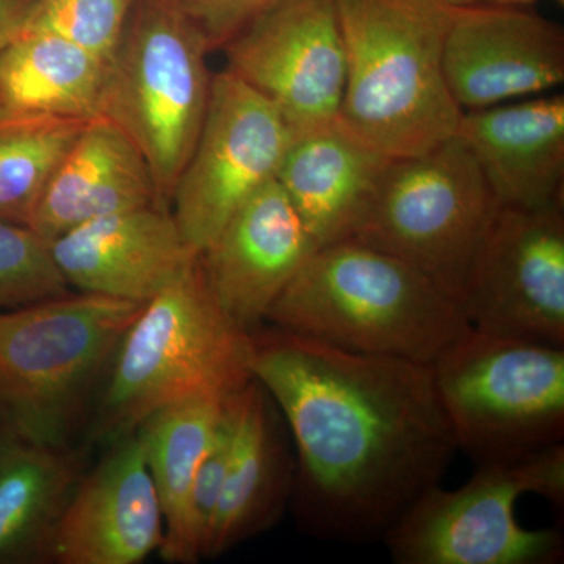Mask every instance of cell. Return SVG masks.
<instances>
[{
	"label": "cell",
	"mask_w": 564,
	"mask_h": 564,
	"mask_svg": "<svg viewBox=\"0 0 564 564\" xmlns=\"http://www.w3.org/2000/svg\"><path fill=\"white\" fill-rule=\"evenodd\" d=\"M50 243L28 226L0 221V311L69 293Z\"/></svg>",
	"instance_id": "cell-26"
},
{
	"label": "cell",
	"mask_w": 564,
	"mask_h": 564,
	"mask_svg": "<svg viewBox=\"0 0 564 564\" xmlns=\"http://www.w3.org/2000/svg\"><path fill=\"white\" fill-rule=\"evenodd\" d=\"M500 204L458 135L392 159L351 240L388 252L462 306Z\"/></svg>",
	"instance_id": "cell-8"
},
{
	"label": "cell",
	"mask_w": 564,
	"mask_h": 564,
	"mask_svg": "<svg viewBox=\"0 0 564 564\" xmlns=\"http://www.w3.org/2000/svg\"><path fill=\"white\" fill-rule=\"evenodd\" d=\"M315 250L299 212L274 180L234 212L198 261L223 314L252 334Z\"/></svg>",
	"instance_id": "cell-14"
},
{
	"label": "cell",
	"mask_w": 564,
	"mask_h": 564,
	"mask_svg": "<svg viewBox=\"0 0 564 564\" xmlns=\"http://www.w3.org/2000/svg\"><path fill=\"white\" fill-rule=\"evenodd\" d=\"M462 310L477 332L564 347L563 204L500 207Z\"/></svg>",
	"instance_id": "cell-12"
},
{
	"label": "cell",
	"mask_w": 564,
	"mask_h": 564,
	"mask_svg": "<svg viewBox=\"0 0 564 564\" xmlns=\"http://www.w3.org/2000/svg\"><path fill=\"white\" fill-rule=\"evenodd\" d=\"M209 41L177 0H137L107 62L99 117L141 152L158 204L172 210L209 107Z\"/></svg>",
	"instance_id": "cell-5"
},
{
	"label": "cell",
	"mask_w": 564,
	"mask_h": 564,
	"mask_svg": "<svg viewBox=\"0 0 564 564\" xmlns=\"http://www.w3.org/2000/svg\"><path fill=\"white\" fill-rule=\"evenodd\" d=\"M221 50L226 69L269 99L293 135L339 121L347 58L334 0H282Z\"/></svg>",
	"instance_id": "cell-11"
},
{
	"label": "cell",
	"mask_w": 564,
	"mask_h": 564,
	"mask_svg": "<svg viewBox=\"0 0 564 564\" xmlns=\"http://www.w3.org/2000/svg\"><path fill=\"white\" fill-rule=\"evenodd\" d=\"M88 121L0 115V221L29 228L47 182Z\"/></svg>",
	"instance_id": "cell-24"
},
{
	"label": "cell",
	"mask_w": 564,
	"mask_h": 564,
	"mask_svg": "<svg viewBox=\"0 0 564 564\" xmlns=\"http://www.w3.org/2000/svg\"><path fill=\"white\" fill-rule=\"evenodd\" d=\"M556 2H558V3H563V2H564V0H556Z\"/></svg>",
	"instance_id": "cell-32"
},
{
	"label": "cell",
	"mask_w": 564,
	"mask_h": 564,
	"mask_svg": "<svg viewBox=\"0 0 564 564\" xmlns=\"http://www.w3.org/2000/svg\"><path fill=\"white\" fill-rule=\"evenodd\" d=\"M443 2L452 7H469L475 6V3H480L481 0H443Z\"/></svg>",
	"instance_id": "cell-31"
},
{
	"label": "cell",
	"mask_w": 564,
	"mask_h": 564,
	"mask_svg": "<svg viewBox=\"0 0 564 564\" xmlns=\"http://www.w3.org/2000/svg\"><path fill=\"white\" fill-rule=\"evenodd\" d=\"M347 80L339 124L389 159L451 139L463 110L444 76L455 7L443 0H334Z\"/></svg>",
	"instance_id": "cell-2"
},
{
	"label": "cell",
	"mask_w": 564,
	"mask_h": 564,
	"mask_svg": "<svg viewBox=\"0 0 564 564\" xmlns=\"http://www.w3.org/2000/svg\"><path fill=\"white\" fill-rule=\"evenodd\" d=\"M50 250L69 288L139 304L198 261L172 210L155 204L77 226L52 240Z\"/></svg>",
	"instance_id": "cell-16"
},
{
	"label": "cell",
	"mask_w": 564,
	"mask_h": 564,
	"mask_svg": "<svg viewBox=\"0 0 564 564\" xmlns=\"http://www.w3.org/2000/svg\"><path fill=\"white\" fill-rule=\"evenodd\" d=\"M265 322L340 350L419 364L470 329L462 306L429 278L356 240L315 250Z\"/></svg>",
	"instance_id": "cell-3"
},
{
	"label": "cell",
	"mask_w": 564,
	"mask_h": 564,
	"mask_svg": "<svg viewBox=\"0 0 564 564\" xmlns=\"http://www.w3.org/2000/svg\"><path fill=\"white\" fill-rule=\"evenodd\" d=\"M236 397H232L228 406H226L220 425H218L214 440H212L209 448H207L206 455L199 464L195 484H193L191 514L193 530H195L199 547H202V558L204 545H206L212 522H214L218 502H220L223 485H225L226 474H228L229 459H231L234 400H236Z\"/></svg>",
	"instance_id": "cell-27"
},
{
	"label": "cell",
	"mask_w": 564,
	"mask_h": 564,
	"mask_svg": "<svg viewBox=\"0 0 564 564\" xmlns=\"http://www.w3.org/2000/svg\"><path fill=\"white\" fill-rule=\"evenodd\" d=\"M444 76L463 111L554 90L564 82L563 29L521 7H455Z\"/></svg>",
	"instance_id": "cell-13"
},
{
	"label": "cell",
	"mask_w": 564,
	"mask_h": 564,
	"mask_svg": "<svg viewBox=\"0 0 564 564\" xmlns=\"http://www.w3.org/2000/svg\"><path fill=\"white\" fill-rule=\"evenodd\" d=\"M391 161L337 121L296 135L276 181L318 250L355 237Z\"/></svg>",
	"instance_id": "cell-19"
},
{
	"label": "cell",
	"mask_w": 564,
	"mask_h": 564,
	"mask_svg": "<svg viewBox=\"0 0 564 564\" xmlns=\"http://www.w3.org/2000/svg\"><path fill=\"white\" fill-rule=\"evenodd\" d=\"M430 367L458 451L477 466L563 444L564 347L470 326Z\"/></svg>",
	"instance_id": "cell-7"
},
{
	"label": "cell",
	"mask_w": 564,
	"mask_h": 564,
	"mask_svg": "<svg viewBox=\"0 0 564 564\" xmlns=\"http://www.w3.org/2000/svg\"><path fill=\"white\" fill-rule=\"evenodd\" d=\"M137 0H33L21 29L55 33L109 62Z\"/></svg>",
	"instance_id": "cell-25"
},
{
	"label": "cell",
	"mask_w": 564,
	"mask_h": 564,
	"mask_svg": "<svg viewBox=\"0 0 564 564\" xmlns=\"http://www.w3.org/2000/svg\"><path fill=\"white\" fill-rule=\"evenodd\" d=\"M163 543V516L135 432L74 489L47 558L61 564H139Z\"/></svg>",
	"instance_id": "cell-15"
},
{
	"label": "cell",
	"mask_w": 564,
	"mask_h": 564,
	"mask_svg": "<svg viewBox=\"0 0 564 564\" xmlns=\"http://www.w3.org/2000/svg\"><path fill=\"white\" fill-rule=\"evenodd\" d=\"M198 24L212 51L221 50L245 25L282 0H177Z\"/></svg>",
	"instance_id": "cell-28"
},
{
	"label": "cell",
	"mask_w": 564,
	"mask_h": 564,
	"mask_svg": "<svg viewBox=\"0 0 564 564\" xmlns=\"http://www.w3.org/2000/svg\"><path fill=\"white\" fill-rule=\"evenodd\" d=\"M293 139L288 122L261 93L231 70L214 74L202 132L170 206L193 251L199 254L234 212L276 180Z\"/></svg>",
	"instance_id": "cell-10"
},
{
	"label": "cell",
	"mask_w": 564,
	"mask_h": 564,
	"mask_svg": "<svg viewBox=\"0 0 564 564\" xmlns=\"http://www.w3.org/2000/svg\"><path fill=\"white\" fill-rule=\"evenodd\" d=\"M229 400L173 404L144 419L135 430L161 502L163 543L159 552L166 562L195 563L202 558L193 530L192 489Z\"/></svg>",
	"instance_id": "cell-23"
},
{
	"label": "cell",
	"mask_w": 564,
	"mask_h": 564,
	"mask_svg": "<svg viewBox=\"0 0 564 564\" xmlns=\"http://www.w3.org/2000/svg\"><path fill=\"white\" fill-rule=\"evenodd\" d=\"M272 397L256 380L234 400L231 459L203 558L269 529L292 500L295 458L280 432Z\"/></svg>",
	"instance_id": "cell-18"
},
{
	"label": "cell",
	"mask_w": 564,
	"mask_h": 564,
	"mask_svg": "<svg viewBox=\"0 0 564 564\" xmlns=\"http://www.w3.org/2000/svg\"><path fill=\"white\" fill-rule=\"evenodd\" d=\"M488 2L496 3V6L525 7L532 6L536 0H488Z\"/></svg>",
	"instance_id": "cell-30"
},
{
	"label": "cell",
	"mask_w": 564,
	"mask_h": 564,
	"mask_svg": "<svg viewBox=\"0 0 564 564\" xmlns=\"http://www.w3.org/2000/svg\"><path fill=\"white\" fill-rule=\"evenodd\" d=\"M152 204L159 206L158 195L143 155L113 122L98 117L58 163L29 228L50 243L85 223Z\"/></svg>",
	"instance_id": "cell-20"
},
{
	"label": "cell",
	"mask_w": 564,
	"mask_h": 564,
	"mask_svg": "<svg viewBox=\"0 0 564 564\" xmlns=\"http://www.w3.org/2000/svg\"><path fill=\"white\" fill-rule=\"evenodd\" d=\"M80 478L79 459L66 447L36 444L13 430L0 434V564L47 558Z\"/></svg>",
	"instance_id": "cell-21"
},
{
	"label": "cell",
	"mask_w": 564,
	"mask_h": 564,
	"mask_svg": "<svg viewBox=\"0 0 564 564\" xmlns=\"http://www.w3.org/2000/svg\"><path fill=\"white\" fill-rule=\"evenodd\" d=\"M524 494L563 507L564 444L513 462L480 464L456 489L434 486L381 543L397 564L562 563V530L519 524L516 503Z\"/></svg>",
	"instance_id": "cell-9"
},
{
	"label": "cell",
	"mask_w": 564,
	"mask_h": 564,
	"mask_svg": "<svg viewBox=\"0 0 564 564\" xmlns=\"http://www.w3.org/2000/svg\"><path fill=\"white\" fill-rule=\"evenodd\" d=\"M32 3L33 0H0V52L20 32Z\"/></svg>",
	"instance_id": "cell-29"
},
{
	"label": "cell",
	"mask_w": 564,
	"mask_h": 564,
	"mask_svg": "<svg viewBox=\"0 0 564 564\" xmlns=\"http://www.w3.org/2000/svg\"><path fill=\"white\" fill-rule=\"evenodd\" d=\"M251 334L215 300L199 261L141 306L122 336L99 404L96 436L113 443L158 411L191 400H229L252 380Z\"/></svg>",
	"instance_id": "cell-4"
},
{
	"label": "cell",
	"mask_w": 564,
	"mask_h": 564,
	"mask_svg": "<svg viewBox=\"0 0 564 564\" xmlns=\"http://www.w3.org/2000/svg\"><path fill=\"white\" fill-rule=\"evenodd\" d=\"M106 69L73 41L20 29L0 52V115L98 118Z\"/></svg>",
	"instance_id": "cell-22"
},
{
	"label": "cell",
	"mask_w": 564,
	"mask_h": 564,
	"mask_svg": "<svg viewBox=\"0 0 564 564\" xmlns=\"http://www.w3.org/2000/svg\"><path fill=\"white\" fill-rule=\"evenodd\" d=\"M250 372L292 434L293 511L317 540L381 543L458 452L430 364L273 326L251 334Z\"/></svg>",
	"instance_id": "cell-1"
},
{
	"label": "cell",
	"mask_w": 564,
	"mask_h": 564,
	"mask_svg": "<svg viewBox=\"0 0 564 564\" xmlns=\"http://www.w3.org/2000/svg\"><path fill=\"white\" fill-rule=\"evenodd\" d=\"M141 306L80 292L0 311V408L10 429L66 447Z\"/></svg>",
	"instance_id": "cell-6"
},
{
	"label": "cell",
	"mask_w": 564,
	"mask_h": 564,
	"mask_svg": "<svg viewBox=\"0 0 564 564\" xmlns=\"http://www.w3.org/2000/svg\"><path fill=\"white\" fill-rule=\"evenodd\" d=\"M455 135L473 152L500 206L563 204V95L464 110Z\"/></svg>",
	"instance_id": "cell-17"
}]
</instances>
